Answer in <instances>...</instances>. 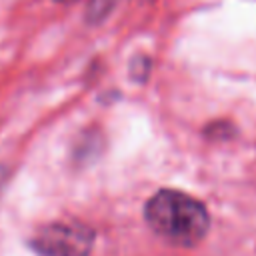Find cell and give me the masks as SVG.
I'll return each mask as SVG.
<instances>
[{
    "label": "cell",
    "mask_w": 256,
    "mask_h": 256,
    "mask_svg": "<svg viewBox=\"0 0 256 256\" xmlns=\"http://www.w3.org/2000/svg\"><path fill=\"white\" fill-rule=\"evenodd\" d=\"M146 220L156 234L178 246H192L208 232V212L192 196L160 190L146 204Z\"/></svg>",
    "instance_id": "1"
},
{
    "label": "cell",
    "mask_w": 256,
    "mask_h": 256,
    "mask_svg": "<svg viewBox=\"0 0 256 256\" xmlns=\"http://www.w3.org/2000/svg\"><path fill=\"white\" fill-rule=\"evenodd\" d=\"M94 234L80 222H54L36 232L32 248L40 256H86Z\"/></svg>",
    "instance_id": "2"
},
{
    "label": "cell",
    "mask_w": 256,
    "mask_h": 256,
    "mask_svg": "<svg viewBox=\"0 0 256 256\" xmlns=\"http://www.w3.org/2000/svg\"><path fill=\"white\" fill-rule=\"evenodd\" d=\"M4 178H6V174H4V170L0 168V190H2V186H4Z\"/></svg>",
    "instance_id": "3"
},
{
    "label": "cell",
    "mask_w": 256,
    "mask_h": 256,
    "mask_svg": "<svg viewBox=\"0 0 256 256\" xmlns=\"http://www.w3.org/2000/svg\"><path fill=\"white\" fill-rule=\"evenodd\" d=\"M58 2H70V0H58Z\"/></svg>",
    "instance_id": "4"
}]
</instances>
